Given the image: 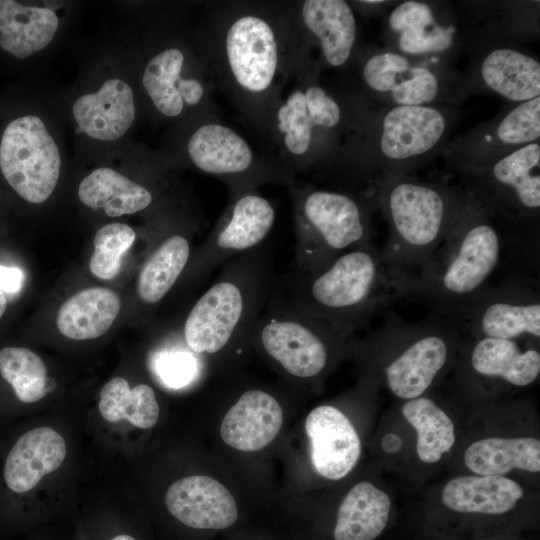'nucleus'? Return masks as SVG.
I'll return each mask as SVG.
<instances>
[{
	"label": "nucleus",
	"mask_w": 540,
	"mask_h": 540,
	"mask_svg": "<svg viewBox=\"0 0 540 540\" xmlns=\"http://www.w3.org/2000/svg\"><path fill=\"white\" fill-rule=\"evenodd\" d=\"M413 276L384 257L372 242L349 250L315 272L291 269L276 289L298 311L344 335L366 327L396 301L412 297Z\"/></svg>",
	"instance_id": "1"
},
{
	"label": "nucleus",
	"mask_w": 540,
	"mask_h": 540,
	"mask_svg": "<svg viewBox=\"0 0 540 540\" xmlns=\"http://www.w3.org/2000/svg\"><path fill=\"white\" fill-rule=\"evenodd\" d=\"M275 284L264 244L228 261L190 308L182 325V341L167 344L188 351L202 367L203 356H216L233 347L242 355L243 342L250 341Z\"/></svg>",
	"instance_id": "2"
},
{
	"label": "nucleus",
	"mask_w": 540,
	"mask_h": 540,
	"mask_svg": "<svg viewBox=\"0 0 540 540\" xmlns=\"http://www.w3.org/2000/svg\"><path fill=\"white\" fill-rule=\"evenodd\" d=\"M503 245L492 218L468 198L440 247L414 275L412 297L425 301L431 313L455 319L488 286Z\"/></svg>",
	"instance_id": "3"
},
{
	"label": "nucleus",
	"mask_w": 540,
	"mask_h": 540,
	"mask_svg": "<svg viewBox=\"0 0 540 540\" xmlns=\"http://www.w3.org/2000/svg\"><path fill=\"white\" fill-rule=\"evenodd\" d=\"M377 187L376 205L388 224L382 253L391 265L414 277L447 237L468 197L403 175L388 177Z\"/></svg>",
	"instance_id": "4"
},
{
	"label": "nucleus",
	"mask_w": 540,
	"mask_h": 540,
	"mask_svg": "<svg viewBox=\"0 0 540 540\" xmlns=\"http://www.w3.org/2000/svg\"><path fill=\"white\" fill-rule=\"evenodd\" d=\"M463 335L453 318L430 313L425 319L409 322L388 310L364 346L380 356L382 378L391 393L410 400L433 385Z\"/></svg>",
	"instance_id": "5"
},
{
	"label": "nucleus",
	"mask_w": 540,
	"mask_h": 540,
	"mask_svg": "<svg viewBox=\"0 0 540 540\" xmlns=\"http://www.w3.org/2000/svg\"><path fill=\"white\" fill-rule=\"evenodd\" d=\"M296 234L293 270L319 271L372 242L375 199L342 190L292 188Z\"/></svg>",
	"instance_id": "6"
},
{
	"label": "nucleus",
	"mask_w": 540,
	"mask_h": 540,
	"mask_svg": "<svg viewBox=\"0 0 540 540\" xmlns=\"http://www.w3.org/2000/svg\"><path fill=\"white\" fill-rule=\"evenodd\" d=\"M467 196L493 219L506 221L517 249L539 265L540 144L524 145L468 171Z\"/></svg>",
	"instance_id": "7"
},
{
	"label": "nucleus",
	"mask_w": 540,
	"mask_h": 540,
	"mask_svg": "<svg viewBox=\"0 0 540 540\" xmlns=\"http://www.w3.org/2000/svg\"><path fill=\"white\" fill-rule=\"evenodd\" d=\"M349 337L295 309L281 296L275 284L250 341L288 375L311 380L328 368L333 353L343 348Z\"/></svg>",
	"instance_id": "8"
},
{
	"label": "nucleus",
	"mask_w": 540,
	"mask_h": 540,
	"mask_svg": "<svg viewBox=\"0 0 540 540\" xmlns=\"http://www.w3.org/2000/svg\"><path fill=\"white\" fill-rule=\"evenodd\" d=\"M219 43L222 69L230 85L246 99L268 95L283 63L278 23L265 12H237L224 24Z\"/></svg>",
	"instance_id": "9"
},
{
	"label": "nucleus",
	"mask_w": 540,
	"mask_h": 540,
	"mask_svg": "<svg viewBox=\"0 0 540 540\" xmlns=\"http://www.w3.org/2000/svg\"><path fill=\"white\" fill-rule=\"evenodd\" d=\"M455 320L470 338L540 339L539 282L520 275L487 286Z\"/></svg>",
	"instance_id": "10"
},
{
	"label": "nucleus",
	"mask_w": 540,
	"mask_h": 540,
	"mask_svg": "<svg viewBox=\"0 0 540 540\" xmlns=\"http://www.w3.org/2000/svg\"><path fill=\"white\" fill-rule=\"evenodd\" d=\"M58 146L44 122L35 115L11 121L0 142V168L23 199L39 204L53 193L60 175Z\"/></svg>",
	"instance_id": "11"
},
{
	"label": "nucleus",
	"mask_w": 540,
	"mask_h": 540,
	"mask_svg": "<svg viewBox=\"0 0 540 540\" xmlns=\"http://www.w3.org/2000/svg\"><path fill=\"white\" fill-rule=\"evenodd\" d=\"M276 219L274 205L254 190L231 195L205 243L190 260L195 278H205L219 265L263 245Z\"/></svg>",
	"instance_id": "12"
},
{
	"label": "nucleus",
	"mask_w": 540,
	"mask_h": 540,
	"mask_svg": "<svg viewBox=\"0 0 540 540\" xmlns=\"http://www.w3.org/2000/svg\"><path fill=\"white\" fill-rule=\"evenodd\" d=\"M187 153L197 169L224 180L231 195L254 190L264 182L291 181L284 174L262 167L247 140L219 122L200 125L188 139Z\"/></svg>",
	"instance_id": "13"
},
{
	"label": "nucleus",
	"mask_w": 540,
	"mask_h": 540,
	"mask_svg": "<svg viewBox=\"0 0 540 540\" xmlns=\"http://www.w3.org/2000/svg\"><path fill=\"white\" fill-rule=\"evenodd\" d=\"M337 100L318 84L292 90L275 111V129L294 162L310 155L318 131L335 129L342 120Z\"/></svg>",
	"instance_id": "14"
},
{
	"label": "nucleus",
	"mask_w": 540,
	"mask_h": 540,
	"mask_svg": "<svg viewBox=\"0 0 540 540\" xmlns=\"http://www.w3.org/2000/svg\"><path fill=\"white\" fill-rule=\"evenodd\" d=\"M448 123L442 111L432 106H394L383 117L379 137L381 154L396 165L432 151L446 133Z\"/></svg>",
	"instance_id": "15"
},
{
	"label": "nucleus",
	"mask_w": 540,
	"mask_h": 540,
	"mask_svg": "<svg viewBox=\"0 0 540 540\" xmlns=\"http://www.w3.org/2000/svg\"><path fill=\"white\" fill-rule=\"evenodd\" d=\"M305 431L310 442V458L322 477L338 480L356 465L360 438L350 420L336 407L321 405L306 417Z\"/></svg>",
	"instance_id": "16"
},
{
	"label": "nucleus",
	"mask_w": 540,
	"mask_h": 540,
	"mask_svg": "<svg viewBox=\"0 0 540 540\" xmlns=\"http://www.w3.org/2000/svg\"><path fill=\"white\" fill-rule=\"evenodd\" d=\"M165 504L176 519L195 529H225L238 518L232 494L208 476L177 480L168 488Z\"/></svg>",
	"instance_id": "17"
},
{
	"label": "nucleus",
	"mask_w": 540,
	"mask_h": 540,
	"mask_svg": "<svg viewBox=\"0 0 540 540\" xmlns=\"http://www.w3.org/2000/svg\"><path fill=\"white\" fill-rule=\"evenodd\" d=\"M282 423L283 411L277 399L264 390L250 389L227 411L220 433L230 447L254 452L273 441Z\"/></svg>",
	"instance_id": "18"
},
{
	"label": "nucleus",
	"mask_w": 540,
	"mask_h": 540,
	"mask_svg": "<svg viewBox=\"0 0 540 540\" xmlns=\"http://www.w3.org/2000/svg\"><path fill=\"white\" fill-rule=\"evenodd\" d=\"M72 112L79 130L87 136L101 141L117 140L135 119L132 88L121 79H109L97 92L77 98Z\"/></svg>",
	"instance_id": "19"
},
{
	"label": "nucleus",
	"mask_w": 540,
	"mask_h": 540,
	"mask_svg": "<svg viewBox=\"0 0 540 540\" xmlns=\"http://www.w3.org/2000/svg\"><path fill=\"white\" fill-rule=\"evenodd\" d=\"M184 63L183 51L170 47L153 56L144 69L143 87L164 116L177 117L185 106H197L206 95L205 85L198 77L183 76Z\"/></svg>",
	"instance_id": "20"
},
{
	"label": "nucleus",
	"mask_w": 540,
	"mask_h": 540,
	"mask_svg": "<svg viewBox=\"0 0 540 540\" xmlns=\"http://www.w3.org/2000/svg\"><path fill=\"white\" fill-rule=\"evenodd\" d=\"M67 448L63 437L49 427L23 434L11 448L4 466L7 486L16 493L35 487L63 463Z\"/></svg>",
	"instance_id": "21"
},
{
	"label": "nucleus",
	"mask_w": 540,
	"mask_h": 540,
	"mask_svg": "<svg viewBox=\"0 0 540 540\" xmlns=\"http://www.w3.org/2000/svg\"><path fill=\"white\" fill-rule=\"evenodd\" d=\"M466 349L468 367L478 378L526 387L539 376V351L522 350L515 340L470 338Z\"/></svg>",
	"instance_id": "22"
},
{
	"label": "nucleus",
	"mask_w": 540,
	"mask_h": 540,
	"mask_svg": "<svg viewBox=\"0 0 540 540\" xmlns=\"http://www.w3.org/2000/svg\"><path fill=\"white\" fill-rule=\"evenodd\" d=\"M300 16L306 30L318 40L324 60L336 68L345 65L357 36L351 6L343 0H307L301 4Z\"/></svg>",
	"instance_id": "23"
},
{
	"label": "nucleus",
	"mask_w": 540,
	"mask_h": 540,
	"mask_svg": "<svg viewBox=\"0 0 540 540\" xmlns=\"http://www.w3.org/2000/svg\"><path fill=\"white\" fill-rule=\"evenodd\" d=\"M522 497L523 489L517 482L498 475L458 476L442 491L444 505L463 513L503 514Z\"/></svg>",
	"instance_id": "24"
},
{
	"label": "nucleus",
	"mask_w": 540,
	"mask_h": 540,
	"mask_svg": "<svg viewBox=\"0 0 540 540\" xmlns=\"http://www.w3.org/2000/svg\"><path fill=\"white\" fill-rule=\"evenodd\" d=\"M58 27V17L49 8L0 0V46L17 58H27L46 48Z\"/></svg>",
	"instance_id": "25"
},
{
	"label": "nucleus",
	"mask_w": 540,
	"mask_h": 540,
	"mask_svg": "<svg viewBox=\"0 0 540 540\" xmlns=\"http://www.w3.org/2000/svg\"><path fill=\"white\" fill-rule=\"evenodd\" d=\"M484 84L513 102L540 96V63L534 57L509 47L495 48L480 66Z\"/></svg>",
	"instance_id": "26"
},
{
	"label": "nucleus",
	"mask_w": 540,
	"mask_h": 540,
	"mask_svg": "<svg viewBox=\"0 0 540 540\" xmlns=\"http://www.w3.org/2000/svg\"><path fill=\"white\" fill-rule=\"evenodd\" d=\"M120 308L121 301L114 291L86 288L62 304L56 318L57 328L73 340L95 339L108 331Z\"/></svg>",
	"instance_id": "27"
},
{
	"label": "nucleus",
	"mask_w": 540,
	"mask_h": 540,
	"mask_svg": "<svg viewBox=\"0 0 540 540\" xmlns=\"http://www.w3.org/2000/svg\"><path fill=\"white\" fill-rule=\"evenodd\" d=\"M390 508L389 496L372 483L354 485L338 509L334 539H375L387 525Z\"/></svg>",
	"instance_id": "28"
},
{
	"label": "nucleus",
	"mask_w": 540,
	"mask_h": 540,
	"mask_svg": "<svg viewBox=\"0 0 540 540\" xmlns=\"http://www.w3.org/2000/svg\"><path fill=\"white\" fill-rule=\"evenodd\" d=\"M78 196L84 205L103 209L110 217L142 211L153 201L146 187L107 167L88 174L79 185Z\"/></svg>",
	"instance_id": "29"
},
{
	"label": "nucleus",
	"mask_w": 540,
	"mask_h": 540,
	"mask_svg": "<svg viewBox=\"0 0 540 540\" xmlns=\"http://www.w3.org/2000/svg\"><path fill=\"white\" fill-rule=\"evenodd\" d=\"M464 463L477 475L504 476L513 469L540 470V441L531 437L486 438L472 443Z\"/></svg>",
	"instance_id": "30"
},
{
	"label": "nucleus",
	"mask_w": 540,
	"mask_h": 540,
	"mask_svg": "<svg viewBox=\"0 0 540 540\" xmlns=\"http://www.w3.org/2000/svg\"><path fill=\"white\" fill-rule=\"evenodd\" d=\"M191 244L187 236L166 237L149 255L137 278V293L148 305L161 301L189 265Z\"/></svg>",
	"instance_id": "31"
},
{
	"label": "nucleus",
	"mask_w": 540,
	"mask_h": 540,
	"mask_svg": "<svg viewBox=\"0 0 540 540\" xmlns=\"http://www.w3.org/2000/svg\"><path fill=\"white\" fill-rule=\"evenodd\" d=\"M402 413L417 433L416 451L425 463L439 461L455 443V427L450 417L430 398L407 400Z\"/></svg>",
	"instance_id": "32"
},
{
	"label": "nucleus",
	"mask_w": 540,
	"mask_h": 540,
	"mask_svg": "<svg viewBox=\"0 0 540 540\" xmlns=\"http://www.w3.org/2000/svg\"><path fill=\"white\" fill-rule=\"evenodd\" d=\"M99 411L108 422L126 419L138 428L148 429L158 420L159 405L149 385L138 384L130 388L127 380L115 377L101 389Z\"/></svg>",
	"instance_id": "33"
},
{
	"label": "nucleus",
	"mask_w": 540,
	"mask_h": 540,
	"mask_svg": "<svg viewBox=\"0 0 540 540\" xmlns=\"http://www.w3.org/2000/svg\"><path fill=\"white\" fill-rule=\"evenodd\" d=\"M540 137V96L519 103L506 113L488 133L475 142L481 152H487L484 166L497 153L505 149L506 154L524 145L536 142ZM480 148L474 150L475 152ZM494 159V160H495ZM479 167V168H480ZM477 169V168H476Z\"/></svg>",
	"instance_id": "34"
},
{
	"label": "nucleus",
	"mask_w": 540,
	"mask_h": 540,
	"mask_svg": "<svg viewBox=\"0 0 540 540\" xmlns=\"http://www.w3.org/2000/svg\"><path fill=\"white\" fill-rule=\"evenodd\" d=\"M0 374L12 386L17 398L24 403L39 401L49 390L45 363L27 348L1 349Z\"/></svg>",
	"instance_id": "35"
},
{
	"label": "nucleus",
	"mask_w": 540,
	"mask_h": 540,
	"mask_svg": "<svg viewBox=\"0 0 540 540\" xmlns=\"http://www.w3.org/2000/svg\"><path fill=\"white\" fill-rule=\"evenodd\" d=\"M135 238L134 230L124 223H110L101 227L93 240L94 251L89 264L92 274L103 280L116 277L123 255Z\"/></svg>",
	"instance_id": "36"
},
{
	"label": "nucleus",
	"mask_w": 540,
	"mask_h": 540,
	"mask_svg": "<svg viewBox=\"0 0 540 540\" xmlns=\"http://www.w3.org/2000/svg\"><path fill=\"white\" fill-rule=\"evenodd\" d=\"M151 369L163 386L173 390L195 383L203 371L202 365L191 353L171 344L154 352Z\"/></svg>",
	"instance_id": "37"
},
{
	"label": "nucleus",
	"mask_w": 540,
	"mask_h": 540,
	"mask_svg": "<svg viewBox=\"0 0 540 540\" xmlns=\"http://www.w3.org/2000/svg\"><path fill=\"white\" fill-rule=\"evenodd\" d=\"M440 90V79L433 70L412 64L388 96L395 106H426L438 98Z\"/></svg>",
	"instance_id": "38"
},
{
	"label": "nucleus",
	"mask_w": 540,
	"mask_h": 540,
	"mask_svg": "<svg viewBox=\"0 0 540 540\" xmlns=\"http://www.w3.org/2000/svg\"><path fill=\"white\" fill-rule=\"evenodd\" d=\"M411 65L403 54L389 51L375 53L364 62L362 79L370 91L389 95Z\"/></svg>",
	"instance_id": "39"
},
{
	"label": "nucleus",
	"mask_w": 540,
	"mask_h": 540,
	"mask_svg": "<svg viewBox=\"0 0 540 540\" xmlns=\"http://www.w3.org/2000/svg\"><path fill=\"white\" fill-rule=\"evenodd\" d=\"M453 42V29L431 26L402 31L398 37V47L406 54L419 55L446 51Z\"/></svg>",
	"instance_id": "40"
},
{
	"label": "nucleus",
	"mask_w": 540,
	"mask_h": 540,
	"mask_svg": "<svg viewBox=\"0 0 540 540\" xmlns=\"http://www.w3.org/2000/svg\"><path fill=\"white\" fill-rule=\"evenodd\" d=\"M392 30H414L431 26L436 23L432 8L423 2L406 1L399 4L390 14L388 19Z\"/></svg>",
	"instance_id": "41"
},
{
	"label": "nucleus",
	"mask_w": 540,
	"mask_h": 540,
	"mask_svg": "<svg viewBox=\"0 0 540 540\" xmlns=\"http://www.w3.org/2000/svg\"><path fill=\"white\" fill-rule=\"evenodd\" d=\"M24 282V273L17 267L0 264V292L8 295L20 292Z\"/></svg>",
	"instance_id": "42"
},
{
	"label": "nucleus",
	"mask_w": 540,
	"mask_h": 540,
	"mask_svg": "<svg viewBox=\"0 0 540 540\" xmlns=\"http://www.w3.org/2000/svg\"><path fill=\"white\" fill-rule=\"evenodd\" d=\"M391 445H392V452L396 451L399 449V446H401V442H400V439L395 436V439L391 440L387 438V436L384 438L383 440V448L387 451V452H390V448H391Z\"/></svg>",
	"instance_id": "43"
},
{
	"label": "nucleus",
	"mask_w": 540,
	"mask_h": 540,
	"mask_svg": "<svg viewBox=\"0 0 540 540\" xmlns=\"http://www.w3.org/2000/svg\"><path fill=\"white\" fill-rule=\"evenodd\" d=\"M7 306V300L3 293L0 292V318L3 316Z\"/></svg>",
	"instance_id": "44"
},
{
	"label": "nucleus",
	"mask_w": 540,
	"mask_h": 540,
	"mask_svg": "<svg viewBox=\"0 0 540 540\" xmlns=\"http://www.w3.org/2000/svg\"><path fill=\"white\" fill-rule=\"evenodd\" d=\"M111 540H136V539L129 535H118L112 538Z\"/></svg>",
	"instance_id": "45"
}]
</instances>
